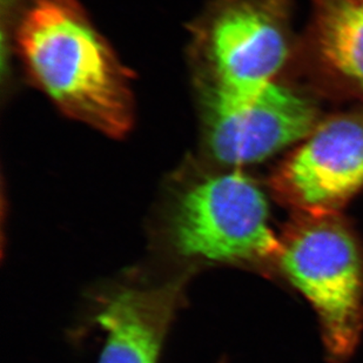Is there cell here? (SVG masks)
<instances>
[{
	"mask_svg": "<svg viewBox=\"0 0 363 363\" xmlns=\"http://www.w3.org/2000/svg\"><path fill=\"white\" fill-rule=\"evenodd\" d=\"M169 253L198 264L274 261L279 240L262 189L239 168L207 175L174 196L164 216Z\"/></svg>",
	"mask_w": 363,
	"mask_h": 363,
	"instance_id": "7a4b0ae2",
	"label": "cell"
},
{
	"mask_svg": "<svg viewBox=\"0 0 363 363\" xmlns=\"http://www.w3.org/2000/svg\"><path fill=\"white\" fill-rule=\"evenodd\" d=\"M274 261L318 313L329 353L348 357L363 314V257L348 225L337 213H298Z\"/></svg>",
	"mask_w": 363,
	"mask_h": 363,
	"instance_id": "3957f363",
	"label": "cell"
},
{
	"mask_svg": "<svg viewBox=\"0 0 363 363\" xmlns=\"http://www.w3.org/2000/svg\"><path fill=\"white\" fill-rule=\"evenodd\" d=\"M313 37L323 69L363 98V0H314Z\"/></svg>",
	"mask_w": 363,
	"mask_h": 363,
	"instance_id": "ba28073f",
	"label": "cell"
},
{
	"mask_svg": "<svg viewBox=\"0 0 363 363\" xmlns=\"http://www.w3.org/2000/svg\"><path fill=\"white\" fill-rule=\"evenodd\" d=\"M16 40L35 84L64 113L110 137L130 130V73L77 0H30Z\"/></svg>",
	"mask_w": 363,
	"mask_h": 363,
	"instance_id": "6da1fadb",
	"label": "cell"
},
{
	"mask_svg": "<svg viewBox=\"0 0 363 363\" xmlns=\"http://www.w3.org/2000/svg\"><path fill=\"white\" fill-rule=\"evenodd\" d=\"M189 273L157 284H123L107 295L96 321L106 332L98 363H157L184 298Z\"/></svg>",
	"mask_w": 363,
	"mask_h": 363,
	"instance_id": "52a82bcc",
	"label": "cell"
},
{
	"mask_svg": "<svg viewBox=\"0 0 363 363\" xmlns=\"http://www.w3.org/2000/svg\"><path fill=\"white\" fill-rule=\"evenodd\" d=\"M291 0H214L194 35L205 101L242 103L275 82L289 55Z\"/></svg>",
	"mask_w": 363,
	"mask_h": 363,
	"instance_id": "277c9868",
	"label": "cell"
},
{
	"mask_svg": "<svg viewBox=\"0 0 363 363\" xmlns=\"http://www.w3.org/2000/svg\"><path fill=\"white\" fill-rule=\"evenodd\" d=\"M298 213H337L363 187V112L319 123L271 178Z\"/></svg>",
	"mask_w": 363,
	"mask_h": 363,
	"instance_id": "8992f818",
	"label": "cell"
},
{
	"mask_svg": "<svg viewBox=\"0 0 363 363\" xmlns=\"http://www.w3.org/2000/svg\"><path fill=\"white\" fill-rule=\"evenodd\" d=\"M206 143L219 164L230 168L264 162L319 125L320 112L309 96L272 82L242 103L205 101Z\"/></svg>",
	"mask_w": 363,
	"mask_h": 363,
	"instance_id": "5b68a950",
	"label": "cell"
}]
</instances>
